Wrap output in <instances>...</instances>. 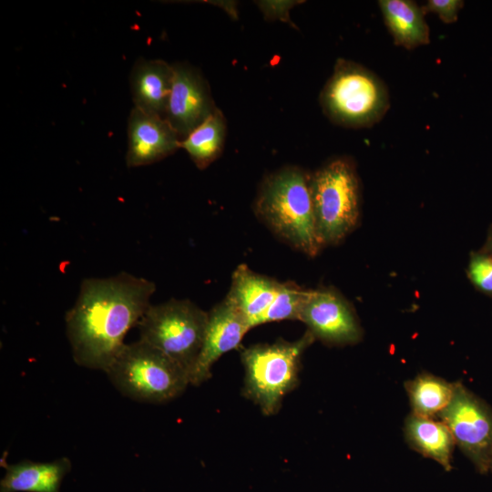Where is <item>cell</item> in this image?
<instances>
[{
  "mask_svg": "<svg viewBox=\"0 0 492 492\" xmlns=\"http://www.w3.org/2000/svg\"><path fill=\"white\" fill-rule=\"evenodd\" d=\"M307 292L308 290L302 289L292 282L282 283L280 292L258 319L256 326L283 320H299Z\"/></svg>",
  "mask_w": 492,
  "mask_h": 492,
  "instance_id": "ffe728a7",
  "label": "cell"
},
{
  "mask_svg": "<svg viewBox=\"0 0 492 492\" xmlns=\"http://www.w3.org/2000/svg\"><path fill=\"white\" fill-rule=\"evenodd\" d=\"M318 239L322 246L343 240L360 215V187L354 164L339 158L311 176Z\"/></svg>",
  "mask_w": 492,
  "mask_h": 492,
  "instance_id": "52a82bcc",
  "label": "cell"
},
{
  "mask_svg": "<svg viewBox=\"0 0 492 492\" xmlns=\"http://www.w3.org/2000/svg\"><path fill=\"white\" fill-rule=\"evenodd\" d=\"M467 276L477 289L492 296V255L483 251L471 252Z\"/></svg>",
  "mask_w": 492,
  "mask_h": 492,
  "instance_id": "44dd1931",
  "label": "cell"
},
{
  "mask_svg": "<svg viewBox=\"0 0 492 492\" xmlns=\"http://www.w3.org/2000/svg\"><path fill=\"white\" fill-rule=\"evenodd\" d=\"M282 283L242 264L233 272L226 297L242 313L251 329L277 296Z\"/></svg>",
  "mask_w": 492,
  "mask_h": 492,
  "instance_id": "9a60e30c",
  "label": "cell"
},
{
  "mask_svg": "<svg viewBox=\"0 0 492 492\" xmlns=\"http://www.w3.org/2000/svg\"><path fill=\"white\" fill-rule=\"evenodd\" d=\"M172 89L165 119L180 140L217 108L210 86L200 70L187 63L173 64Z\"/></svg>",
  "mask_w": 492,
  "mask_h": 492,
  "instance_id": "30bf717a",
  "label": "cell"
},
{
  "mask_svg": "<svg viewBox=\"0 0 492 492\" xmlns=\"http://www.w3.org/2000/svg\"><path fill=\"white\" fill-rule=\"evenodd\" d=\"M255 211L280 238L309 256L322 245L318 239L311 176L297 167H286L264 179L255 200Z\"/></svg>",
  "mask_w": 492,
  "mask_h": 492,
  "instance_id": "7a4b0ae2",
  "label": "cell"
},
{
  "mask_svg": "<svg viewBox=\"0 0 492 492\" xmlns=\"http://www.w3.org/2000/svg\"><path fill=\"white\" fill-rule=\"evenodd\" d=\"M155 290L153 282L125 272L85 279L65 318L74 361L106 372L125 346L128 332L150 306Z\"/></svg>",
  "mask_w": 492,
  "mask_h": 492,
  "instance_id": "6da1fadb",
  "label": "cell"
},
{
  "mask_svg": "<svg viewBox=\"0 0 492 492\" xmlns=\"http://www.w3.org/2000/svg\"><path fill=\"white\" fill-rule=\"evenodd\" d=\"M481 251L492 255V225L489 227L487 231V239L483 246V249Z\"/></svg>",
  "mask_w": 492,
  "mask_h": 492,
  "instance_id": "cb8c5ba5",
  "label": "cell"
},
{
  "mask_svg": "<svg viewBox=\"0 0 492 492\" xmlns=\"http://www.w3.org/2000/svg\"><path fill=\"white\" fill-rule=\"evenodd\" d=\"M173 77V65L160 59L138 58L129 75L134 107L165 119Z\"/></svg>",
  "mask_w": 492,
  "mask_h": 492,
  "instance_id": "4fadbf2b",
  "label": "cell"
},
{
  "mask_svg": "<svg viewBox=\"0 0 492 492\" xmlns=\"http://www.w3.org/2000/svg\"><path fill=\"white\" fill-rule=\"evenodd\" d=\"M180 141L166 119L134 107L128 119L127 166L158 162L179 149Z\"/></svg>",
  "mask_w": 492,
  "mask_h": 492,
  "instance_id": "7c38bea8",
  "label": "cell"
},
{
  "mask_svg": "<svg viewBox=\"0 0 492 492\" xmlns=\"http://www.w3.org/2000/svg\"><path fill=\"white\" fill-rule=\"evenodd\" d=\"M320 104L333 122L347 128H366L386 113L389 95L374 73L339 58L320 94Z\"/></svg>",
  "mask_w": 492,
  "mask_h": 492,
  "instance_id": "5b68a950",
  "label": "cell"
},
{
  "mask_svg": "<svg viewBox=\"0 0 492 492\" xmlns=\"http://www.w3.org/2000/svg\"><path fill=\"white\" fill-rule=\"evenodd\" d=\"M314 340L307 330L296 341L258 343L241 352L245 373L242 394L263 415H275L284 396L298 385L302 355Z\"/></svg>",
  "mask_w": 492,
  "mask_h": 492,
  "instance_id": "3957f363",
  "label": "cell"
},
{
  "mask_svg": "<svg viewBox=\"0 0 492 492\" xmlns=\"http://www.w3.org/2000/svg\"><path fill=\"white\" fill-rule=\"evenodd\" d=\"M295 5L294 1H265L261 2L260 6L262 9L265 16L270 18L272 15L273 19H284L288 18V11Z\"/></svg>",
  "mask_w": 492,
  "mask_h": 492,
  "instance_id": "603a6c76",
  "label": "cell"
},
{
  "mask_svg": "<svg viewBox=\"0 0 492 492\" xmlns=\"http://www.w3.org/2000/svg\"><path fill=\"white\" fill-rule=\"evenodd\" d=\"M227 131L225 117L218 108L198 128L180 141V148L200 169L207 168L221 154Z\"/></svg>",
  "mask_w": 492,
  "mask_h": 492,
  "instance_id": "ac0fdd59",
  "label": "cell"
},
{
  "mask_svg": "<svg viewBox=\"0 0 492 492\" xmlns=\"http://www.w3.org/2000/svg\"><path fill=\"white\" fill-rule=\"evenodd\" d=\"M405 387L409 398L412 414L436 418L450 403L456 383L428 373H421L407 381Z\"/></svg>",
  "mask_w": 492,
  "mask_h": 492,
  "instance_id": "d6986e66",
  "label": "cell"
},
{
  "mask_svg": "<svg viewBox=\"0 0 492 492\" xmlns=\"http://www.w3.org/2000/svg\"><path fill=\"white\" fill-rule=\"evenodd\" d=\"M1 465L5 474L0 492H59L63 478L71 469L67 457L45 463L23 460L11 465L2 458Z\"/></svg>",
  "mask_w": 492,
  "mask_h": 492,
  "instance_id": "5bb4252c",
  "label": "cell"
},
{
  "mask_svg": "<svg viewBox=\"0 0 492 492\" xmlns=\"http://www.w3.org/2000/svg\"><path fill=\"white\" fill-rule=\"evenodd\" d=\"M299 321L313 335L333 345L354 344L363 331L348 302L332 289L308 290Z\"/></svg>",
  "mask_w": 492,
  "mask_h": 492,
  "instance_id": "9c48e42d",
  "label": "cell"
},
{
  "mask_svg": "<svg viewBox=\"0 0 492 492\" xmlns=\"http://www.w3.org/2000/svg\"><path fill=\"white\" fill-rule=\"evenodd\" d=\"M489 471L492 472V462H491V465H490V469H489Z\"/></svg>",
  "mask_w": 492,
  "mask_h": 492,
  "instance_id": "d4e9b609",
  "label": "cell"
},
{
  "mask_svg": "<svg viewBox=\"0 0 492 492\" xmlns=\"http://www.w3.org/2000/svg\"><path fill=\"white\" fill-rule=\"evenodd\" d=\"M384 23L395 43L405 48H415L429 43V28L424 11L410 0H380Z\"/></svg>",
  "mask_w": 492,
  "mask_h": 492,
  "instance_id": "e0dca14e",
  "label": "cell"
},
{
  "mask_svg": "<svg viewBox=\"0 0 492 492\" xmlns=\"http://www.w3.org/2000/svg\"><path fill=\"white\" fill-rule=\"evenodd\" d=\"M437 417L477 470L481 474L488 472L492 462V407L456 383L450 403Z\"/></svg>",
  "mask_w": 492,
  "mask_h": 492,
  "instance_id": "ba28073f",
  "label": "cell"
},
{
  "mask_svg": "<svg viewBox=\"0 0 492 492\" xmlns=\"http://www.w3.org/2000/svg\"><path fill=\"white\" fill-rule=\"evenodd\" d=\"M105 373L122 395L143 403L170 401L190 384L180 365L140 340L126 343Z\"/></svg>",
  "mask_w": 492,
  "mask_h": 492,
  "instance_id": "277c9868",
  "label": "cell"
},
{
  "mask_svg": "<svg viewBox=\"0 0 492 492\" xmlns=\"http://www.w3.org/2000/svg\"><path fill=\"white\" fill-rule=\"evenodd\" d=\"M464 5L460 0H429L425 4V9L436 15L446 24L457 20L458 13Z\"/></svg>",
  "mask_w": 492,
  "mask_h": 492,
  "instance_id": "7402d4cb",
  "label": "cell"
},
{
  "mask_svg": "<svg viewBox=\"0 0 492 492\" xmlns=\"http://www.w3.org/2000/svg\"><path fill=\"white\" fill-rule=\"evenodd\" d=\"M404 432L407 444L414 450L435 460L446 471L452 469L456 442L448 427L440 419L411 413L405 419Z\"/></svg>",
  "mask_w": 492,
  "mask_h": 492,
  "instance_id": "2e32d148",
  "label": "cell"
},
{
  "mask_svg": "<svg viewBox=\"0 0 492 492\" xmlns=\"http://www.w3.org/2000/svg\"><path fill=\"white\" fill-rule=\"evenodd\" d=\"M207 322L208 312L194 302L170 299L150 304L138 324V340L162 352L190 375L204 342Z\"/></svg>",
  "mask_w": 492,
  "mask_h": 492,
  "instance_id": "8992f818",
  "label": "cell"
},
{
  "mask_svg": "<svg viewBox=\"0 0 492 492\" xmlns=\"http://www.w3.org/2000/svg\"><path fill=\"white\" fill-rule=\"evenodd\" d=\"M249 323L242 313L227 297L208 312V322L200 353L190 373V384L200 385L211 376V367L224 354L236 349L246 333Z\"/></svg>",
  "mask_w": 492,
  "mask_h": 492,
  "instance_id": "8fae6325",
  "label": "cell"
}]
</instances>
